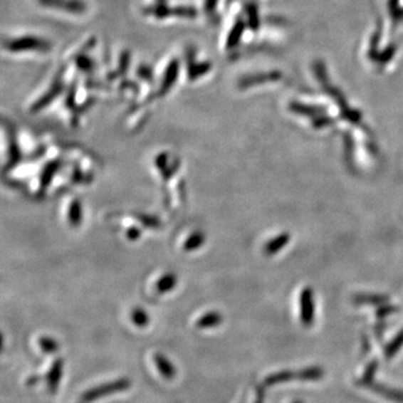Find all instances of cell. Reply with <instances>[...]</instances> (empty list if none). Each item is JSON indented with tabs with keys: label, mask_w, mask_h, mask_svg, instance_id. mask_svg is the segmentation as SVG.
Returning a JSON list of instances; mask_svg holds the SVG:
<instances>
[{
	"label": "cell",
	"mask_w": 403,
	"mask_h": 403,
	"mask_svg": "<svg viewBox=\"0 0 403 403\" xmlns=\"http://www.w3.org/2000/svg\"><path fill=\"white\" fill-rule=\"evenodd\" d=\"M323 372L320 369H308L299 372L296 377L303 380H317L322 377Z\"/></svg>",
	"instance_id": "6da1fadb"
},
{
	"label": "cell",
	"mask_w": 403,
	"mask_h": 403,
	"mask_svg": "<svg viewBox=\"0 0 403 403\" xmlns=\"http://www.w3.org/2000/svg\"><path fill=\"white\" fill-rule=\"evenodd\" d=\"M295 403H301V402H295Z\"/></svg>",
	"instance_id": "3957f363"
},
{
	"label": "cell",
	"mask_w": 403,
	"mask_h": 403,
	"mask_svg": "<svg viewBox=\"0 0 403 403\" xmlns=\"http://www.w3.org/2000/svg\"><path fill=\"white\" fill-rule=\"evenodd\" d=\"M293 377H296V375L291 373V372L283 371L270 377L268 380V383L275 384V383L286 382V381H289V380L293 379Z\"/></svg>",
	"instance_id": "7a4b0ae2"
}]
</instances>
